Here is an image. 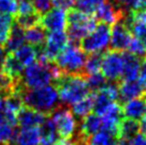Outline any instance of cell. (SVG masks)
I'll use <instances>...</instances> for the list:
<instances>
[{
  "instance_id": "1",
  "label": "cell",
  "mask_w": 146,
  "mask_h": 145,
  "mask_svg": "<svg viewBox=\"0 0 146 145\" xmlns=\"http://www.w3.org/2000/svg\"><path fill=\"white\" fill-rule=\"evenodd\" d=\"M61 75L60 69L51 63L35 61L25 67L21 78L18 79V83L23 89L41 88L57 81Z\"/></svg>"
},
{
  "instance_id": "2",
  "label": "cell",
  "mask_w": 146,
  "mask_h": 145,
  "mask_svg": "<svg viewBox=\"0 0 146 145\" xmlns=\"http://www.w3.org/2000/svg\"><path fill=\"white\" fill-rule=\"evenodd\" d=\"M21 96L23 104L43 114L51 113L60 104L57 88L51 84L34 89H23Z\"/></svg>"
},
{
  "instance_id": "3",
  "label": "cell",
  "mask_w": 146,
  "mask_h": 145,
  "mask_svg": "<svg viewBox=\"0 0 146 145\" xmlns=\"http://www.w3.org/2000/svg\"><path fill=\"white\" fill-rule=\"evenodd\" d=\"M59 99L63 105L72 106L84 97L89 96L90 89L83 74H62L57 80Z\"/></svg>"
},
{
  "instance_id": "4",
  "label": "cell",
  "mask_w": 146,
  "mask_h": 145,
  "mask_svg": "<svg viewBox=\"0 0 146 145\" xmlns=\"http://www.w3.org/2000/svg\"><path fill=\"white\" fill-rule=\"evenodd\" d=\"M86 59L85 53L82 50L77 43H67L60 53L54 59L57 67L60 72L65 75L82 74L84 62Z\"/></svg>"
},
{
  "instance_id": "5",
  "label": "cell",
  "mask_w": 146,
  "mask_h": 145,
  "mask_svg": "<svg viewBox=\"0 0 146 145\" xmlns=\"http://www.w3.org/2000/svg\"><path fill=\"white\" fill-rule=\"evenodd\" d=\"M67 19V36L73 43H78L93 30L96 25L97 19L92 14L85 13L81 10L72 9L66 15Z\"/></svg>"
},
{
  "instance_id": "6",
  "label": "cell",
  "mask_w": 146,
  "mask_h": 145,
  "mask_svg": "<svg viewBox=\"0 0 146 145\" xmlns=\"http://www.w3.org/2000/svg\"><path fill=\"white\" fill-rule=\"evenodd\" d=\"M111 29L108 25L99 24L82 39L81 49L85 53H100L110 45Z\"/></svg>"
},
{
  "instance_id": "7",
  "label": "cell",
  "mask_w": 146,
  "mask_h": 145,
  "mask_svg": "<svg viewBox=\"0 0 146 145\" xmlns=\"http://www.w3.org/2000/svg\"><path fill=\"white\" fill-rule=\"evenodd\" d=\"M45 45L40 47V51L37 53V60L41 62L51 63L62 49L68 43L67 33L64 31H53L45 39Z\"/></svg>"
},
{
  "instance_id": "8",
  "label": "cell",
  "mask_w": 146,
  "mask_h": 145,
  "mask_svg": "<svg viewBox=\"0 0 146 145\" xmlns=\"http://www.w3.org/2000/svg\"><path fill=\"white\" fill-rule=\"evenodd\" d=\"M50 120L57 129L59 137L73 138L78 129V123L72 110L66 107H58L51 112Z\"/></svg>"
},
{
  "instance_id": "9",
  "label": "cell",
  "mask_w": 146,
  "mask_h": 145,
  "mask_svg": "<svg viewBox=\"0 0 146 145\" xmlns=\"http://www.w3.org/2000/svg\"><path fill=\"white\" fill-rule=\"evenodd\" d=\"M123 62L124 57L121 51L112 49L102 55L100 69L107 80L116 81L122 77Z\"/></svg>"
},
{
  "instance_id": "10",
  "label": "cell",
  "mask_w": 146,
  "mask_h": 145,
  "mask_svg": "<svg viewBox=\"0 0 146 145\" xmlns=\"http://www.w3.org/2000/svg\"><path fill=\"white\" fill-rule=\"evenodd\" d=\"M131 39V31L124 21V18L113 25L110 34V45L112 49L117 51L126 50Z\"/></svg>"
},
{
  "instance_id": "11",
  "label": "cell",
  "mask_w": 146,
  "mask_h": 145,
  "mask_svg": "<svg viewBox=\"0 0 146 145\" xmlns=\"http://www.w3.org/2000/svg\"><path fill=\"white\" fill-rule=\"evenodd\" d=\"M40 25L49 32L64 31L66 28V25H67L65 11L56 8L52 10H49L48 12L45 13L41 17Z\"/></svg>"
},
{
  "instance_id": "12",
  "label": "cell",
  "mask_w": 146,
  "mask_h": 145,
  "mask_svg": "<svg viewBox=\"0 0 146 145\" xmlns=\"http://www.w3.org/2000/svg\"><path fill=\"white\" fill-rule=\"evenodd\" d=\"M125 15L126 14L121 9L110 1H104L95 11V18L108 26L116 24L117 21L122 20Z\"/></svg>"
},
{
  "instance_id": "13",
  "label": "cell",
  "mask_w": 146,
  "mask_h": 145,
  "mask_svg": "<svg viewBox=\"0 0 146 145\" xmlns=\"http://www.w3.org/2000/svg\"><path fill=\"white\" fill-rule=\"evenodd\" d=\"M118 88V98L122 101H128L146 95V88L140 80H123Z\"/></svg>"
},
{
  "instance_id": "14",
  "label": "cell",
  "mask_w": 146,
  "mask_h": 145,
  "mask_svg": "<svg viewBox=\"0 0 146 145\" xmlns=\"http://www.w3.org/2000/svg\"><path fill=\"white\" fill-rule=\"evenodd\" d=\"M45 114L38 112L34 109L27 108L21 109L16 117L17 124L21 126V128H36L42 125L45 121Z\"/></svg>"
},
{
  "instance_id": "15",
  "label": "cell",
  "mask_w": 146,
  "mask_h": 145,
  "mask_svg": "<svg viewBox=\"0 0 146 145\" xmlns=\"http://www.w3.org/2000/svg\"><path fill=\"white\" fill-rule=\"evenodd\" d=\"M122 110L125 117L140 121L146 113V95L125 101Z\"/></svg>"
},
{
  "instance_id": "16",
  "label": "cell",
  "mask_w": 146,
  "mask_h": 145,
  "mask_svg": "<svg viewBox=\"0 0 146 145\" xmlns=\"http://www.w3.org/2000/svg\"><path fill=\"white\" fill-rule=\"evenodd\" d=\"M42 138L38 127L36 128H21L15 131L11 145H40Z\"/></svg>"
},
{
  "instance_id": "17",
  "label": "cell",
  "mask_w": 146,
  "mask_h": 145,
  "mask_svg": "<svg viewBox=\"0 0 146 145\" xmlns=\"http://www.w3.org/2000/svg\"><path fill=\"white\" fill-rule=\"evenodd\" d=\"M124 62H123L122 77L123 80H135L139 77L141 62L138 57L129 53H123Z\"/></svg>"
},
{
  "instance_id": "18",
  "label": "cell",
  "mask_w": 146,
  "mask_h": 145,
  "mask_svg": "<svg viewBox=\"0 0 146 145\" xmlns=\"http://www.w3.org/2000/svg\"><path fill=\"white\" fill-rule=\"evenodd\" d=\"M100 130H104V123H102V116L97 115L96 113L95 114L90 113L89 115L82 118L80 129H79V133L82 137L88 139L90 136H92Z\"/></svg>"
},
{
  "instance_id": "19",
  "label": "cell",
  "mask_w": 146,
  "mask_h": 145,
  "mask_svg": "<svg viewBox=\"0 0 146 145\" xmlns=\"http://www.w3.org/2000/svg\"><path fill=\"white\" fill-rule=\"evenodd\" d=\"M25 42H26L25 41V29L19 27L14 21L10 35H9L7 42L4 43V48L7 50V53H12L15 50H17L21 46H23Z\"/></svg>"
},
{
  "instance_id": "20",
  "label": "cell",
  "mask_w": 146,
  "mask_h": 145,
  "mask_svg": "<svg viewBox=\"0 0 146 145\" xmlns=\"http://www.w3.org/2000/svg\"><path fill=\"white\" fill-rule=\"evenodd\" d=\"M37 53L38 51H37L36 47H33V46L29 44H24L17 50L12 53V55L26 67V66L34 63L37 60Z\"/></svg>"
},
{
  "instance_id": "21",
  "label": "cell",
  "mask_w": 146,
  "mask_h": 145,
  "mask_svg": "<svg viewBox=\"0 0 146 145\" xmlns=\"http://www.w3.org/2000/svg\"><path fill=\"white\" fill-rule=\"evenodd\" d=\"M24 65L21 64L12 53L7 56L5 60H4L3 66H2V71L4 74H7L9 77H11L13 80L15 81H18V79L21 78V74L24 72Z\"/></svg>"
},
{
  "instance_id": "22",
  "label": "cell",
  "mask_w": 146,
  "mask_h": 145,
  "mask_svg": "<svg viewBox=\"0 0 146 145\" xmlns=\"http://www.w3.org/2000/svg\"><path fill=\"white\" fill-rule=\"evenodd\" d=\"M45 39V29L40 25H35L25 30V41L33 47H42L44 45Z\"/></svg>"
},
{
  "instance_id": "23",
  "label": "cell",
  "mask_w": 146,
  "mask_h": 145,
  "mask_svg": "<svg viewBox=\"0 0 146 145\" xmlns=\"http://www.w3.org/2000/svg\"><path fill=\"white\" fill-rule=\"evenodd\" d=\"M117 134L107 130H100L86 139V145H116Z\"/></svg>"
},
{
  "instance_id": "24",
  "label": "cell",
  "mask_w": 146,
  "mask_h": 145,
  "mask_svg": "<svg viewBox=\"0 0 146 145\" xmlns=\"http://www.w3.org/2000/svg\"><path fill=\"white\" fill-rule=\"evenodd\" d=\"M140 131L139 122L135 120L127 118L123 120L118 127V138L124 140H129Z\"/></svg>"
},
{
  "instance_id": "25",
  "label": "cell",
  "mask_w": 146,
  "mask_h": 145,
  "mask_svg": "<svg viewBox=\"0 0 146 145\" xmlns=\"http://www.w3.org/2000/svg\"><path fill=\"white\" fill-rule=\"evenodd\" d=\"M93 110V97L86 96L72 105V112L75 116L81 117L89 115Z\"/></svg>"
},
{
  "instance_id": "26",
  "label": "cell",
  "mask_w": 146,
  "mask_h": 145,
  "mask_svg": "<svg viewBox=\"0 0 146 145\" xmlns=\"http://www.w3.org/2000/svg\"><path fill=\"white\" fill-rule=\"evenodd\" d=\"M38 130L42 138V142H56L59 140L57 129L50 118H45V121L38 127Z\"/></svg>"
},
{
  "instance_id": "27",
  "label": "cell",
  "mask_w": 146,
  "mask_h": 145,
  "mask_svg": "<svg viewBox=\"0 0 146 145\" xmlns=\"http://www.w3.org/2000/svg\"><path fill=\"white\" fill-rule=\"evenodd\" d=\"M14 127L15 125L11 124L0 115V144L11 145L13 137L16 131Z\"/></svg>"
},
{
  "instance_id": "28",
  "label": "cell",
  "mask_w": 146,
  "mask_h": 145,
  "mask_svg": "<svg viewBox=\"0 0 146 145\" xmlns=\"http://www.w3.org/2000/svg\"><path fill=\"white\" fill-rule=\"evenodd\" d=\"M13 25L14 18L12 15L0 13V45H4V43L7 42Z\"/></svg>"
},
{
  "instance_id": "29",
  "label": "cell",
  "mask_w": 146,
  "mask_h": 145,
  "mask_svg": "<svg viewBox=\"0 0 146 145\" xmlns=\"http://www.w3.org/2000/svg\"><path fill=\"white\" fill-rule=\"evenodd\" d=\"M102 55L100 53H90V56L85 59L84 62V71L85 74H94V72H98L100 71L102 67Z\"/></svg>"
},
{
  "instance_id": "30",
  "label": "cell",
  "mask_w": 146,
  "mask_h": 145,
  "mask_svg": "<svg viewBox=\"0 0 146 145\" xmlns=\"http://www.w3.org/2000/svg\"><path fill=\"white\" fill-rule=\"evenodd\" d=\"M40 19H41L40 14L36 12H32L29 14H23V15L17 14L16 20H14V21L23 29H28L30 27L40 24Z\"/></svg>"
},
{
  "instance_id": "31",
  "label": "cell",
  "mask_w": 146,
  "mask_h": 145,
  "mask_svg": "<svg viewBox=\"0 0 146 145\" xmlns=\"http://www.w3.org/2000/svg\"><path fill=\"white\" fill-rule=\"evenodd\" d=\"M85 80H86L90 91H94V92H97L99 90L104 89L106 84L108 83V80L106 79V77L99 72L88 75Z\"/></svg>"
},
{
  "instance_id": "32",
  "label": "cell",
  "mask_w": 146,
  "mask_h": 145,
  "mask_svg": "<svg viewBox=\"0 0 146 145\" xmlns=\"http://www.w3.org/2000/svg\"><path fill=\"white\" fill-rule=\"evenodd\" d=\"M110 2L121 9L125 14L143 8L142 0H110Z\"/></svg>"
},
{
  "instance_id": "33",
  "label": "cell",
  "mask_w": 146,
  "mask_h": 145,
  "mask_svg": "<svg viewBox=\"0 0 146 145\" xmlns=\"http://www.w3.org/2000/svg\"><path fill=\"white\" fill-rule=\"evenodd\" d=\"M126 50H128V53L138 57V58H145L146 57V47L144 46L142 42L139 39H137V37L131 39Z\"/></svg>"
},
{
  "instance_id": "34",
  "label": "cell",
  "mask_w": 146,
  "mask_h": 145,
  "mask_svg": "<svg viewBox=\"0 0 146 145\" xmlns=\"http://www.w3.org/2000/svg\"><path fill=\"white\" fill-rule=\"evenodd\" d=\"M104 1L106 0H75V3L77 4L79 10L89 14H93Z\"/></svg>"
},
{
  "instance_id": "35",
  "label": "cell",
  "mask_w": 146,
  "mask_h": 145,
  "mask_svg": "<svg viewBox=\"0 0 146 145\" xmlns=\"http://www.w3.org/2000/svg\"><path fill=\"white\" fill-rule=\"evenodd\" d=\"M17 81L13 80L11 77H9L3 72H0V93L4 96L14 91Z\"/></svg>"
},
{
  "instance_id": "36",
  "label": "cell",
  "mask_w": 146,
  "mask_h": 145,
  "mask_svg": "<svg viewBox=\"0 0 146 145\" xmlns=\"http://www.w3.org/2000/svg\"><path fill=\"white\" fill-rule=\"evenodd\" d=\"M127 26L129 27L130 31L134 34V37L139 39L146 47V25L138 24V23H130Z\"/></svg>"
},
{
  "instance_id": "37",
  "label": "cell",
  "mask_w": 146,
  "mask_h": 145,
  "mask_svg": "<svg viewBox=\"0 0 146 145\" xmlns=\"http://www.w3.org/2000/svg\"><path fill=\"white\" fill-rule=\"evenodd\" d=\"M0 13L8 15L17 14V2L15 0H0Z\"/></svg>"
},
{
  "instance_id": "38",
  "label": "cell",
  "mask_w": 146,
  "mask_h": 145,
  "mask_svg": "<svg viewBox=\"0 0 146 145\" xmlns=\"http://www.w3.org/2000/svg\"><path fill=\"white\" fill-rule=\"evenodd\" d=\"M32 1V5L35 12L38 14H43L47 13L51 8V1L50 0H31Z\"/></svg>"
},
{
  "instance_id": "39",
  "label": "cell",
  "mask_w": 146,
  "mask_h": 145,
  "mask_svg": "<svg viewBox=\"0 0 146 145\" xmlns=\"http://www.w3.org/2000/svg\"><path fill=\"white\" fill-rule=\"evenodd\" d=\"M32 12H35V10L33 8L31 0H18V3H17V14L18 15L29 14Z\"/></svg>"
},
{
  "instance_id": "40",
  "label": "cell",
  "mask_w": 146,
  "mask_h": 145,
  "mask_svg": "<svg viewBox=\"0 0 146 145\" xmlns=\"http://www.w3.org/2000/svg\"><path fill=\"white\" fill-rule=\"evenodd\" d=\"M51 5H53L56 9H61L63 11L72 10L75 5V0H50Z\"/></svg>"
},
{
  "instance_id": "41",
  "label": "cell",
  "mask_w": 146,
  "mask_h": 145,
  "mask_svg": "<svg viewBox=\"0 0 146 145\" xmlns=\"http://www.w3.org/2000/svg\"><path fill=\"white\" fill-rule=\"evenodd\" d=\"M128 145H146V134L143 132H138L135 136L129 139Z\"/></svg>"
},
{
  "instance_id": "42",
  "label": "cell",
  "mask_w": 146,
  "mask_h": 145,
  "mask_svg": "<svg viewBox=\"0 0 146 145\" xmlns=\"http://www.w3.org/2000/svg\"><path fill=\"white\" fill-rule=\"evenodd\" d=\"M139 80L146 88V57L144 58L143 62L140 66V72H139Z\"/></svg>"
},
{
  "instance_id": "43",
  "label": "cell",
  "mask_w": 146,
  "mask_h": 145,
  "mask_svg": "<svg viewBox=\"0 0 146 145\" xmlns=\"http://www.w3.org/2000/svg\"><path fill=\"white\" fill-rule=\"evenodd\" d=\"M7 56H8V53H7L5 48L2 45H0V71L2 69V66H3L4 60H5Z\"/></svg>"
},
{
  "instance_id": "44",
  "label": "cell",
  "mask_w": 146,
  "mask_h": 145,
  "mask_svg": "<svg viewBox=\"0 0 146 145\" xmlns=\"http://www.w3.org/2000/svg\"><path fill=\"white\" fill-rule=\"evenodd\" d=\"M3 104H4V95L0 93V115L2 113V110H3Z\"/></svg>"
},
{
  "instance_id": "45",
  "label": "cell",
  "mask_w": 146,
  "mask_h": 145,
  "mask_svg": "<svg viewBox=\"0 0 146 145\" xmlns=\"http://www.w3.org/2000/svg\"><path fill=\"white\" fill-rule=\"evenodd\" d=\"M116 145H128L127 143V140H124V139H118L117 142H116Z\"/></svg>"
},
{
  "instance_id": "46",
  "label": "cell",
  "mask_w": 146,
  "mask_h": 145,
  "mask_svg": "<svg viewBox=\"0 0 146 145\" xmlns=\"http://www.w3.org/2000/svg\"><path fill=\"white\" fill-rule=\"evenodd\" d=\"M40 145H59V144H58V141H56V142H42V144Z\"/></svg>"
},
{
  "instance_id": "47",
  "label": "cell",
  "mask_w": 146,
  "mask_h": 145,
  "mask_svg": "<svg viewBox=\"0 0 146 145\" xmlns=\"http://www.w3.org/2000/svg\"><path fill=\"white\" fill-rule=\"evenodd\" d=\"M142 3H143V8H146V0H142Z\"/></svg>"
}]
</instances>
